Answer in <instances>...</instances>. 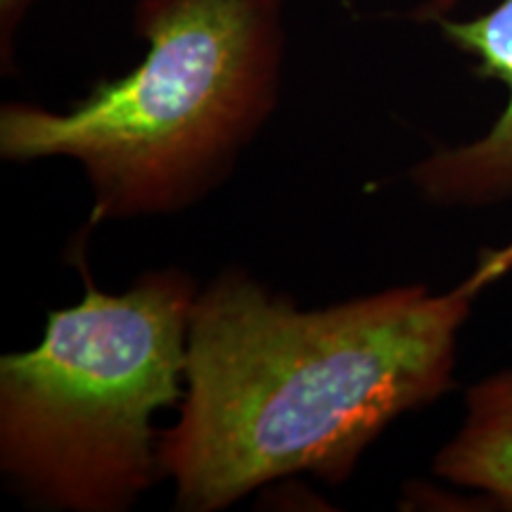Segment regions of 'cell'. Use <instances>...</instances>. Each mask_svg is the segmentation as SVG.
<instances>
[{"label":"cell","mask_w":512,"mask_h":512,"mask_svg":"<svg viewBox=\"0 0 512 512\" xmlns=\"http://www.w3.org/2000/svg\"><path fill=\"white\" fill-rule=\"evenodd\" d=\"M496 280L482 254L448 292L304 311L245 271L219 275L197 294L181 418L159 441L178 508L223 510L299 472L342 484L384 427L453 387L460 328Z\"/></svg>","instance_id":"obj_1"},{"label":"cell","mask_w":512,"mask_h":512,"mask_svg":"<svg viewBox=\"0 0 512 512\" xmlns=\"http://www.w3.org/2000/svg\"><path fill=\"white\" fill-rule=\"evenodd\" d=\"M147 53L67 112L0 110L5 162L67 157L91 181L93 221L202 200L266 124L283 72V0H138Z\"/></svg>","instance_id":"obj_2"},{"label":"cell","mask_w":512,"mask_h":512,"mask_svg":"<svg viewBox=\"0 0 512 512\" xmlns=\"http://www.w3.org/2000/svg\"><path fill=\"white\" fill-rule=\"evenodd\" d=\"M50 311L34 349L0 358V470L31 503L121 512L162 475L152 418L185 396L197 287L181 271L145 273Z\"/></svg>","instance_id":"obj_3"},{"label":"cell","mask_w":512,"mask_h":512,"mask_svg":"<svg viewBox=\"0 0 512 512\" xmlns=\"http://www.w3.org/2000/svg\"><path fill=\"white\" fill-rule=\"evenodd\" d=\"M453 48L477 62L482 79L508 88L501 117L482 138L441 147L411 169L422 200L437 207H494L512 202V0L470 19L437 17Z\"/></svg>","instance_id":"obj_4"},{"label":"cell","mask_w":512,"mask_h":512,"mask_svg":"<svg viewBox=\"0 0 512 512\" xmlns=\"http://www.w3.org/2000/svg\"><path fill=\"white\" fill-rule=\"evenodd\" d=\"M434 472L512 510V368L467 389L465 418L434 458Z\"/></svg>","instance_id":"obj_5"},{"label":"cell","mask_w":512,"mask_h":512,"mask_svg":"<svg viewBox=\"0 0 512 512\" xmlns=\"http://www.w3.org/2000/svg\"><path fill=\"white\" fill-rule=\"evenodd\" d=\"M29 0H0V29H3V60L8 62V50L12 46V34H15L19 19L27 10Z\"/></svg>","instance_id":"obj_6"},{"label":"cell","mask_w":512,"mask_h":512,"mask_svg":"<svg viewBox=\"0 0 512 512\" xmlns=\"http://www.w3.org/2000/svg\"><path fill=\"white\" fill-rule=\"evenodd\" d=\"M458 3H460V0H425V5H427V8H430V12H432L434 17H441V15H444V12L456 8Z\"/></svg>","instance_id":"obj_7"},{"label":"cell","mask_w":512,"mask_h":512,"mask_svg":"<svg viewBox=\"0 0 512 512\" xmlns=\"http://www.w3.org/2000/svg\"><path fill=\"white\" fill-rule=\"evenodd\" d=\"M496 254H498V259H501V264L505 266V271H512V242L510 245H505L503 249H496Z\"/></svg>","instance_id":"obj_8"}]
</instances>
